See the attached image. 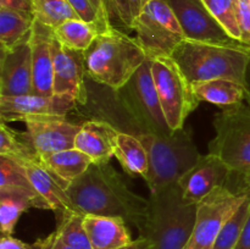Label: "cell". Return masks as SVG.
Listing matches in <instances>:
<instances>
[{
  "mask_svg": "<svg viewBox=\"0 0 250 249\" xmlns=\"http://www.w3.org/2000/svg\"><path fill=\"white\" fill-rule=\"evenodd\" d=\"M117 249H151V246L148 241L138 237V238L133 239V241L129 244H127V246H124L121 247V248Z\"/></svg>",
  "mask_w": 250,
  "mask_h": 249,
  "instance_id": "cell-40",
  "label": "cell"
},
{
  "mask_svg": "<svg viewBox=\"0 0 250 249\" xmlns=\"http://www.w3.org/2000/svg\"><path fill=\"white\" fill-rule=\"evenodd\" d=\"M77 105L75 98L67 94L0 97V119L7 124L37 116H67Z\"/></svg>",
  "mask_w": 250,
  "mask_h": 249,
  "instance_id": "cell-12",
  "label": "cell"
},
{
  "mask_svg": "<svg viewBox=\"0 0 250 249\" xmlns=\"http://www.w3.org/2000/svg\"><path fill=\"white\" fill-rule=\"evenodd\" d=\"M247 193L248 189L220 187L198 203L194 228L185 249H212L224 225L238 209Z\"/></svg>",
  "mask_w": 250,
  "mask_h": 249,
  "instance_id": "cell-10",
  "label": "cell"
},
{
  "mask_svg": "<svg viewBox=\"0 0 250 249\" xmlns=\"http://www.w3.org/2000/svg\"><path fill=\"white\" fill-rule=\"evenodd\" d=\"M0 249H33V247L14 238L12 236H2L0 241Z\"/></svg>",
  "mask_w": 250,
  "mask_h": 249,
  "instance_id": "cell-38",
  "label": "cell"
},
{
  "mask_svg": "<svg viewBox=\"0 0 250 249\" xmlns=\"http://www.w3.org/2000/svg\"><path fill=\"white\" fill-rule=\"evenodd\" d=\"M151 59H146L131 80L119 90H115L117 99L131 112L159 136H171L160 99L156 92L151 71Z\"/></svg>",
  "mask_w": 250,
  "mask_h": 249,
  "instance_id": "cell-9",
  "label": "cell"
},
{
  "mask_svg": "<svg viewBox=\"0 0 250 249\" xmlns=\"http://www.w3.org/2000/svg\"><path fill=\"white\" fill-rule=\"evenodd\" d=\"M136 39L151 60L172 55L186 39L167 0H148L134 24Z\"/></svg>",
  "mask_w": 250,
  "mask_h": 249,
  "instance_id": "cell-8",
  "label": "cell"
},
{
  "mask_svg": "<svg viewBox=\"0 0 250 249\" xmlns=\"http://www.w3.org/2000/svg\"><path fill=\"white\" fill-rule=\"evenodd\" d=\"M77 109L90 115V119L109 122L119 132L132 134L143 143L150 160L146 180L150 192L171 182H177L202 155L189 128L185 127L171 136H159L121 104L114 89L88 77L87 100Z\"/></svg>",
  "mask_w": 250,
  "mask_h": 249,
  "instance_id": "cell-1",
  "label": "cell"
},
{
  "mask_svg": "<svg viewBox=\"0 0 250 249\" xmlns=\"http://www.w3.org/2000/svg\"><path fill=\"white\" fill-rule=\"evenodd\" d=\"M21 165L24 167V171L33 185L34 189L45 202L48 210H54L59 214L65 211L80 212L71 198L68 197L65 188L44 167L42 161H33V163H26Z\"/></svg>",
  "mask_w": 250,
  "mask_h": 249,
  "instance_id": "cell-19",
  "label": "cell"
},
{
  "mask_svg": "<svg viewBox=\"0 0 250 249\" xmlns=\"http://www.w3.org/2000/svg\"><path fill=\"white\" fill-rule=\"evenodd\" d=\"M0 7H6V9L33 15V2H32V0H0Z\"/></svg>",
  "mask_w": 250,
  "mask_h": 249,
  "instance_id": "cell-37",
  "label": "cell"
},
{
  "mask_svg": "<svg viewBox=\"0 0 250 249\" xmlns=\"http://www.w3.org/2000/svg\"><path fill=\"white\" fill-rule=\"evenodd\" d=\"M33 15L0 7V49H10L29 36Z\"/></svg>",
  "mask_w": 250,
  "mask_h": 249,
  "instance_id": "cell-26",
  "label": "cell"
},
{
  "mask_svg": "<svg viewBox=\"0 0 250 249\" xmlns=\"http://www.w3.org/2000/svg\"><path fill=\"white\" fill-rule=\"evenodd\" d=\"M246 89H247V98L246 103L247 105L250 107V62L247 68V75H246Z\"/></svg>",
  "mask_w": 250,
  "mask_h": 249,
  "instance_id": "cell-42",
  "label": "cell"
},
{
  "mask_svg": "<svg viewBox=\"0 0 250 249\" xmlns=\"http://www.w3.org/2000/svg\"><path fill=\"white\" fill-rule=\"evenodd\" d=\"M68 2L71 4V6L73 7V10L76 11V14L80 16L81 20L87 22H92V23L99 24L100 27H103L104 29H110L112 26L110 22L105 21L102 17V15L99 14L95 6L93 5V2L90 0H68Z\"/></svg>",
  "mask_w": 250,
  "mask_h": 249,
  "instance_id": "cell-34",
  "label": "cell"
},
{
  "mask_svg": "<svg viewBox=\"0 0 250 249\" xmlns=\"http://www.w3.org/2000/svg\"><path fill=\"white\" fill-rule=\"evenodd\" d=\"M41 161L65 189L82 176L93 163L89 156L76 148L42 156Z\"/></svg>",
  "mask_w": 250,
  "mask_h": 249,
  "instance_id": "cell-21",
  "label": "cell"
},
{
  "mask_svg": "<svg viewBox=\"0 0 250 249\" xmlns=\"http://www.w3.org/2000/svg\"><path fill=\"white\" fill-rule=\"evenodd\" d=\"M84 226L93 249H117L133 241L122 217L84 215Z\"/></svg>",
  "mask_w": 250,
  "mask_h": 249,
  "instance_id": "cell-20",
  "label": "cell"
},
{
  "mask_svg": "<svg viewBox=\"0 0 250 249\" xmlns=\"http://www.w3.org/2000/svg\"><path fill=\"white\" fill-rule=\"evenodd\" d=\"M0 155L7 156L20 164L41 161L37 153L24 133L10 128L5 122L0 124Z\"/></svg>",
  "mask_w": 250,
  "mask_h": 249,
  "instance_id": "cell-27",
  "label": "cell"
},
{
  "mask_svg": "<svg viewBox=\"0 0 250 249\" xmlns=\"http://www.w3.org/2000/svg\"><path fill=\"white\" fill-rule=\"evenodd\" d=\"M56 232L73 249H93L84 226V215L76 211L60 212Z\"/></svg>",
  "mask_w": 250,
  "mask_h": 249,
  "instance_id": "cell-29",
  "label": "cell"
},
{
  "mask_svg": "<svg viewBox=\"0 0 250 249\" xmlns=\"http://www.w3.org/2000/svg\"><path fill=\"white\" fill-rule=\"evenodd\" d=\"M192 87L199 102L210 103L222 109L244 104L247 98L246 85L225 78L198 82Z\"/></svg>",
  "mask_w": 250,
  "mask_h": 249,
  "instance_id": "cell-22",
  "label": "cell"
},
{
  "mask_svg": "<svg viewBox=\"0 0 250 249\" xmlns=\"http://www.w3.org/2000/svg\"><path fill=\"white\" fill-rule=\"evenodd\" d=\"M203 1L215 20L229 33V36L234 41L241 42V31L237 20V0H203Z\"/></svg>",
  "mask_w": 250,
  "mask_h": 249,
  "instance_id": "cell-33",
  "label": "cell"
},
{
  "mask_svg": "<svg viewBox=\"0 0 250 249\" xmlns=\"http://www.w3.org/2000/svg\"><path fill=\"white\" fill-rule=\"evenodd\" d=\"M0 190L21 193L31 198L38 209L48 210L45 202L34 189L24 167L17 161L0 155Z\"/></svg>",
  "mask_w": 250,
  "mask_h": 249,
  "instance_id": "cell-24",
  "label": "cell"
},
{
  "mask_svg": "<svg viewBox=\"0 0 250 249\" xmlns=\"http://www.w3.org/2000/svg\"><path fill=\"white\" fill-rule=\"evenodd\" d=\"M115 158L125 172L132 177H143L146 180L150 167L149 154L146 146L137 137L120 132L117 137V145Z\"/></svg>",
  "mask_w": 250,
  "mask_h": 249,
  "instance_id": "cell-23",
  "label": "cell"
},
{
  "mask_svg": "<svg viewBox=\"0 0 250 249\" xmlns=\"http://www.w3.org/2000/svg\"><path fill=\"white\" fill-rule=\"evenodd\" d=\"M186 39L215 44H243L229 36L203 0H167Z\"/></svg>",
  "mask_w": 250,
  "mask_h": 249,
  "instance_id": "cell-11",
  "label": "cell"
},
{
  "mask_svg": "<svg viewBox=\"0 0 250 249\" xmlns=\"http://www.w3.org/2000/svg\"><path fill=\"white\" fill-rule=\"evenodd\" d=\"M119 133L109 122L89 119L81 124L75 148L89 156L93 163H109L116 153Z\"/></svg>",
  "mask_w": 250,
  "mask_h": 249,
  "instance_id": "cell-18",
  "label": "cell"
},
{
  "mask_svg": "<svg viewBox=\"0 0 250 249\" xmlns=\"http://www.w3.org/2000/svg\"><path fill=\"white\" fill-rule=\"evenodd\" d=\"M83 215L122 217L127 224L139 221L148 207V198L129 189L109 163H92L82 176L66 189Z\"/></svg>",
  "mask_w": 250,
  "mask_h": 249,
  "instance_id": "cell-2",
  "label": "cell"
},
{
  "mask_svg": "<svg viewBox=\"0 0 250 249\" xmlns=\"http://www.w3.org/2000/svg\"><path fill=\"white\" fill-rule=\"evenodd\" d=\"M106 32L99 24L81 19L68 20L54 28V36L62 45L78 51H85L99 34Z\"/></svg>",
  "mask_w": 250,
  "mask_h": 249,
  "instance_id": "cell-25",
  "label": "cell"
},
{
  "mask_svg": "<svg viewBox=\"0 0 250 249\" xmlns=\"http://www.w3.org/2000/svg\"><path fill=\"white\" fill-rule=\"evenodd\" d=\"M36 249H73L72 247H70L68 244H66L62 239L60 238V236L58 234V232H54L50 236L46 237L45 239H42L36 243Z\"/></svg>",
  "mask_w": 250,
  "mask_h": 249,
  "instance_id": "cell-36",
  "label": "cell"
},
{
  "mask_svg": "<svg viewBox=\"0 0 250 249\" xmlns=\"http://www.w3.org/2000/svg\"><path fill=\"white\" fill-rule=\"evenodd\" d=\"M110 22L125 31H134V24L148 0H105Z\"/></svg>",
  "mask_w": 250,
  "mask_h": 249,
  "instance_id": "cell-32",
  "label": "cell"
},
{
  "mask_svg": "<svg viewBox=\"0 0 250 249\" xmlns=\"http://www.w3.org/2000/svg\"><path fill=\"white\" fill-rule=\"evenodd\" d=\"M31 33L10 49H1L0 97H19L33 93Z\"/></svg>",
  "mask_w": 250,
  "mask_h": 249,
  "instance_id": "cell-15",
  "label": "cell"
},
{
  "mask_svg": "<svg viewBox=\"0 0 250 249\" xmlns=\"http://www.w3.org/2000/svg\"><path fill=\"white\" fill-rule=\"evenodd\" d=\"M34 20L56 28L68 20L80 19L68 0H32Z\"/></svg>",
  "mask_w": 250,
  "mask_h": 249,
  "instance_id": "cell-30",
  "label": "cell"
},
{
  "mask_svg": "<svg viewBox=\"0 0 250 249\" xmlns=\"http://www.w3.org/2000/svg\"><path fill=\"white\" fill-rule=\"evenodd\" d=\"M54 94L71 95L77 106L87 100L84 53L73 50L54 39Z\"/></svg>",
  "mask_w": 250,
  "mask_h": 249,
  "instance_id": "cell-16",
  "label": "cell"
},
{
  "mask_svg": "<svg viewBox=\"0 0 250 249\" xmlns=\"http://www.w3.org/2000/svg\"><path fill=\"white\" fill-rule=\"evenodd\" d=\"M234 249H250V214L246 222V226H244L243 231H242L241 238H239L238 243H237Z\"/></svg>",
  "mask_w": 250,
  "mask_h": 249,
  "instance_id": "cell-39",
  "label": "cell"
},
{
  "mask_svg": "<svg viewBox=\"0 0 250 249\" xmlns=\"http://www.w3.org/2000/svg\"><path fill=\"white\" fill-rule=\"evenodd\" d=\"M54 28L34 20L29 38L33 72L32 94H54Z\"/></svg>",
  "mask_w": 250,
  "mask_h": 249,
  "instance_id": "cell-17",
  "label": "cell"
},
{
  "mask_svg": "<svg viewBox=\"0 0 250 249\" xmlns=\"http://www.w3.org/2000/svg\"><path fill=\"white\" fill-rule=\"evenodd\" d=\"M151 71L168 127L173 132L185 128L187 117L200 103L192 84L170 56L154 59Z\"/></svg>",
  "mask_w": 250,
  "mask_h": 249,
  "instance_id": "cell-7",
  "label": "cell"
},
{
  "mask_svg": "<svg viewBox=\"0 0 250 249\" xmlns=\"http://www.w3.org/2000/svg\"><path fill=\"white\" fill-rule=\"evenodd\" d=\"M242 181H243V188H244V189L250 190V171L248 173H246L243 177H242Z\"/></svg>",
  "mask_w": 250,
  "mask_h": 249,
  "instance_id": "cell-43",
  "label": "cell"
},
{
  "mask_svg": "<svg viewBox=\"0 0 250 249\" xmlns=\"http://www.w3.org/2000/svg\"><path fill=\"white\" fill-rule=\"evenodd\" d=\"M29 208H36V204L27 195L0 190V226L2 236H11L21 215Z\"/></svg>",
  "mask_w": 250,
  "mask_h": 249,
  "instance_id": "cell-28",
  "label": "cell"
},
{
  "mask_svg": "<svg viewBox=\"0 0 250 249\" xmlns=\"http://www.w3.org/2000/svg\"><path fill=\"white\" fill-rule=\"evenodd\" d=\"M250 214V190L247 193L246 198L239 205L238 209L231 215L226 224L222 227L221 232L217 236L212 249H234L239 238H241L242 231H243L246 222Z\"/></svg>",
  "mask_w": 250,
  "mask_h": 249,
  "instance_id": "cell-31",
  "label": "cell"
},
{
  "mask_svg": "<svg viewBox=\"0 0 250 249\" xmlns=\"http://www.w3.org/2000/svg\"><path fill=\"white\" fill-rule=\"evenodd\" d=\"M90 1L93 2L95 9H97L98 11H99V14L102 15L103 19H104L105 21L110 22L109 15H107V10H106V1H105V0H90ZM110 23H111V22H110Z\"/></svg>",
  "mask_w": 250,
  "mask_h": 249,
  "instance_id": "cell-41",
  "label": "cell"
},
{
  "mask_svg": "<svg viewBox=\"0 0 250 249\" xmlns=\"http://www.w3.org/2000/svg\"><path fill=\"white\" fill-rule=\"evenodd\" d=\"M171 58L190 84L225 78L246 85L250 48L244 44L229 45L185 39Z\"/></svg>",
  "mask_w": 250,
  "mask_h": 249,
  "instance_id": "cell-4",
  "label": "cell"
},
{
  "mask_svg": "<svg viewBox=\"0 0 250 249\" xmlns=\"http://www.w3.org/2000/svg\"><path fill=\"white\" fill-rule=\"evenodd\" d=\"M198 204L183 195L178 182L151 190L143 216L134 225L151 249H185L192 236Z\"/></svg>",
  "mask_w": 250,
  "mask_h": 249,
  "instance_id": "cell-3",
  "label": "cell"
},
{
  "mask_svg": "<svg viewBox=\"0 0 250 249\" xmlns=\"http://www.w3.org/2000/svg\"><path fill=\"white\" fill-rule=\"evenodd\" d=\"M81 124L68 121L66 116H37L24 121L23 133L42 158L75 148Z\"/></svg>",
  "mask_w": 250,
  "mask_h": 249,
  "instance_id": "cell-13",
  "label": "cell"
},
{
  "mask_svg": "<svg viewBox=\"0 0 250 249\" xmlns=\"http://www.w3.org/2000/svg\"><path fill=\"white\" fill-rule=\"evenodd\" d=\"M83 53L87 77L114 90L124 87L148 59L137 39L116 27L99 34Z\"/></svg>",
  "mask_w": 250,
  "mask_h": 249,
  "instance_id": "cell-5",
  "label": "cell"
},
{
  "mask_svg": "<svg viewBox=\"0 0 250 249\" xmlns=\"http://www.w3.org/2000/svg\"><path fill=\"white\" fill-rule=\"evenodd\" d=\"M233 172L224 160L214 154L200 155L177 181L183 195L190 203L198 204L220 187H229Z\"/></svg>",
  "mask_w": 250,
  "mask_h": 249,
  "instance_id": "cell-14",
  "label": "cell"
},
{
  "mask_svg": "<svg viewBox=\"0 0 250 249\" xmlns=\"http://www.w3.org/2000/svg\"><path fill=\"white\" fill-rule=\"evenodd\" d=\"M214 128L209 153L242 178L250 171V107L247 104L225 107L215 116Z\"/></svg>",
  "mask_w": 250,
  "mask_h": 249,
  "instance_id": "cell-6",
  "label": "cell"
},
{
  "mask_svg": "<svg viewBox=\"0 0 250 249\" xmlns=\"http://www.w3.org/2000/svg\"><path fill=\"white\" fill-rule=\"evenodd\" d=\"M237 20L241 42L250 48V0H237Z\"/></svg>",
  "mask_w": 250,
  "mask_h": 249,
  "instance_id": "cell-35",
  "label": "cell"
}]
</instances>
